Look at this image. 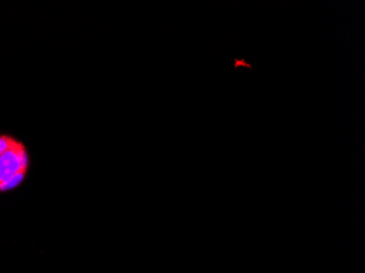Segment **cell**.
Returning a JSON list of instances; mask_svg holds the SVG:
<instances>
[{
    "instance_id": "obj_1",
    "label": "cell",
    "mask_w": 365,
    "mask_h": 273,
    "mask_svg": "<svg viewBox=\"0 0 365 273\" xmlns=\"http://www.w3.org/2000/svg\"><path fill=\"white\" fill-rule=\"evenodd\" d=\"M29 164L27 152L19 142H16L3 155H0V183L21 171H27Z\"/></svg>"
},
{
    "instance_id": "obj_2",
    "label": "cell",
    "mask_w": 365,
    "mask_h": 273,
    "mask_svg": "<svg viewBox=\"0 0 365 273\" xmlns=\"http://www.w3.org/2000/svg\"><path fill=\"white\" fill-rule=\"evenodd\" d=\"M27 171H21V172L16 173L14 175L10 176L5 181L0 183V191L10 190L14 188L16 186H19L23 181L24 176H25Z\"/></svg>"
},
{
    "instance_id": "obj_3",
    "label": "cell",
    "mask_w": 365,
    "mask_h": 273,
    "mask_svg": "<svg viewBox=\"0 0 365 273\" xmlns=\"http://www.w3.org/2000/svg\"><path fill=\"white\" fill-rule=\"evenodd\" d=\"M16 141L8 135H0V155H3L9 149L12 148Z\"/></svg>"
},
{
    "instance_id": "obj_4",
    "label": "cell",
    "mask_w": 365,
    "mask_h": 273,
    "mask_svg": "<svg viewBox=\"0 0 365 273\" xmlns=\"http://www.w3.org/2000/svg\"><path fill=\"white\" fill-rule=\"evenodd\" d=\"M240 67H244V68H248L250 70H253V66H252L248 61H245V58H234V69L240 68Z\"/></svg>"
}]
</instances>
